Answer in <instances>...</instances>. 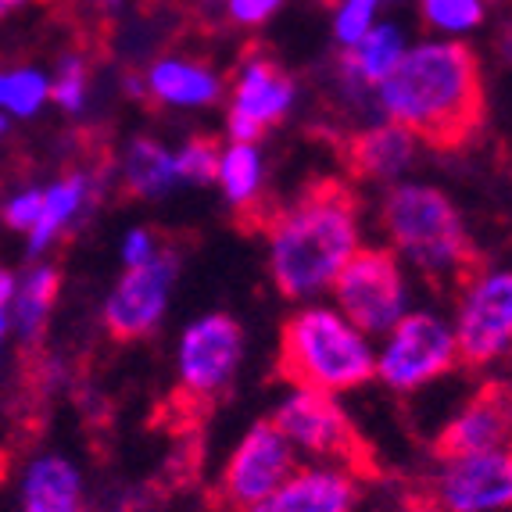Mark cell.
Returning <instances> with one entry per match:
<instances>
[{
  "mask_svg": "<svg viewBox=\"0 0 512 512\" xmlns=\"http://www.w3.org/2000/svg\"><path fill=\"white\" fill-rule=\"evenodd\" d=\"M380 104L391 122L437 151L470 144L487 111L477 54L455 40L416 43L380 83Z\"/></svg>",
  "mask_w": 512,
  "mask_h": 512,
  "instance_id": "6da1fadb",
  "label": "cell"
},
{
  "mask_svg": "<svg viewBox=\"0 0 512 512\" xmlns=\"http://www.w3.org/2000/svg\"><path fill=\"white\" fill-rule=\"evenodd\" d=\"M359 251V197L348 183L319 180L269 222V273L283 298H308L337 280Z\"/></svg>",
  "mask_w": 512,
  "mask_h": 512,
  "instance_id": "7a4b0ae2",
  "label": "cell"
},
{
  "mask_svg": "<svg viewBox=\"0 0 512 512\" xmlns=\"http://www.w3.org/2000/svg\"><path fill=\"white\" fill-rule=\"evenodd\" d=\"M380 222L394 248L412 258L430 280L473 283L480 276V255L470 248L466 226L448 194L437 187L402 183L387 190Z\"/></svg>",
  "mask_w": 512,
  "mask_h": 512,
  "instance_id": "3957f363",
  "label": "cell"
},
{
  "mask_svg": "<svg viewBox=\"0 0 512 512\" xmlns=\"http://www.w3.org/2000/svg\"><path fill=\"white\" fill-rule=\"evenodd\" d=\"M276 373L305 391H351L376 373L362 330L330 308H305L280 330Z\"/></svg>",
  "mask_w": 512,
  "mask_h": 512,
  "instance_id": "277c9868",
  "label": "cell"
},
{
  "mask_svg": "<svg viewBox=\"0 0 512 512\" xmlns=\"http://www.w3.org/2000/svg\"><path fill=\"white\" fill-rule=\"evenodd\" d=\"M337 305L362 333H387L405 308V283L398 258L384 248H362L344 262L333 280Z\"/></svg>",
  "mask_w": 512,
  "mask_h": 512,
  "instance_id": "5b68a950",
  "label": "cell"
},
{
  "mask_svg": "<svg viewBox=\"0 0 512 512\" xmlns=\"http://www.w3.org/2000/svg\"><path fill=\"white\" fill-rule=\"evenodd\" d=\"M455 359V333L430 312H412L391 326V341L376 362V373L394 391H416L448 373Z\"/></svg>",
  "mask_w": 512,
  "mask_h": 512,
  "instance_id": "8992f818",
  "label": "cell"
},
{
  "mask_svg": "<svg viewBox=\"0 0 512 512\" xmlns=\"http://www.w3.org/2000/svg\"><path fill=\"white\" fill-rule=\"evenodd\" d=\"M294 473V452L291 441L269 423H255L237 444V452L230 455L226 470H222L219 484H215V498L222 509L230 512H248L265 495H273L276 487Z\"/></svg>",
  "mask_w": 512,
  "mask_h": 512,
  "instance_id": "52a82bcc",
  "label": "cell"
},
{
  "mask_svg": "<svg viewBox=\"0 0 512 512\" xmlns=\"http://www.w3.org/2000/svg\"><path fill=\"white\" fill-rule=\"evenodd\" d=\"M273 427L283 437L305 452L330 455L337 462H348L351 470H366V444L355 434V427L348 423V416L341 412V405L333 402L330 394L323 391H298L276 409Z\"/></svg>",
  "mask_w": 512,
  "mask_h": 512,
  "instance_id": "ba28073f",
  "label": "cell"
},
{
  "mask_svg": "<svg viewBox=\"0 0 512 512\" xmlns=\"http://www.w3.org/2000/svg\"><path fill=\"white\" fill-rule=\"evenodd\" d=\"M512 344V269L477 276L462 298L455 348L462 362L487 366Z\"/></svg>",
  "mask_w": 512,
  "mask_h": 512,
  "instance_id": "9c48e42d",
  "label": "cell"
},
{
  "mask_svg": "<svg viewBox=\"0 0 512 512\" xmlns=\"http://www.w3.org/2000/svg\"><path fill=\"white\" fill-rule=\"evenodd\" d=\"M244 351V333L230 316H205L187 326L180 344V402H208L226 387Z\"/></svg>",
  "mask_w": 512,
  "mask_h": 512,
  "instance_id": "30bf717a",
  "label": "cell"
},
{
  "mask_svg": "<svg viewBox=\"0 0 512 512\" xmlns=\"http://www.w3.org/2000/svg\"><path fill=\"white\" fill-rule=\"evenodd\" d=\"M437 505L444 512H495L512 505V448L448 459L437 480Z\"/></svg>",
  "mask_w": 512,
  "mask_h": 512,
  "instance_id": "8fae6325",
  "label": "cell"
},
{
  "mask_svg": "<svg viewBox=\"0 0 512 512\" xmlns=\"http://www.w3.org/2000/svg\"><path fill=\"white\" fill-rule=\"evenodd\" d=\"M172 276H176L172 255H154L151 262L133 265L122 276L115 294L108 298V308H104V323H108V333L115 341H140L158 326L165 301H169Z\"/></svg>",
  "mask_w": 512,
  "mask_h": 512,
  "instance_id": "7c38bea8",
  "label": "cell"
},
{
  "mask_svg": "<svg viewBox=\"0 0 512 512\" xmlns=\"http://www.w3.org/2000/svg\"><path fill=\"white\" fill-rule=\"evenodd\" d=\"M294 101L291 76L269 58H251L237 76V94L230 108L233 144H255L265 129L287 115Z\"/></svg>",
  "mask_w": 512,
  "mask_h": 512,
  "instance_id": "4fadbf2b",
  "label": "cell"
},
{
  "mask_svg": "<svg viewBox=\"0 0 512 512\" xmlns=\"http://www.w3.org/2000/svg\"><path fill=\"white\" fill-rule=\"evenodd\" d=\"M512 437V384H484L434 441L437 459L502 448Z\"/></svg>",
  "mask_w": 512,
  "mask_h": 512,
  "instance_id": "5bb4252c",
  "label": "cell"
},
{
  "mask_svg": "<svg viewBox=\"0 0 512 512\" xmlns=\"http://www.w3.org/2000/svg\"><path fill=\"white\" fill-rule=\"evenodd\" d=\"M359 487L341 470H301L291 473L248 512H351Z\"/></svg>",
  "mask_w": 512,
  "mask_h": 512,
  "instance_id": "9a60e30c",
  "label": "cell"
},
{
  "mask_svg": "<svg viewBox=\"0 0 512 512\" xmlns=\"http://www.w3.org/2000/svg\"><path fill=\"white\" fill-rule=\"evenodd\" d=\"M344 158H348L351 176H362V180H391V176H398L416 158V137H412L409 129L398 126V122L362 129L359 137L348 140Z\"/></svg>",
  "mask_w": 512,
  "mask_h": 512,
  "instance_id": "2e32d148",
  "label": "cell"
},
{
  "mask_svg": "<svg viewBox=\"0 0 512 512\" xmlns=\"http://www.w3.org/2000/svg\"><path fill=\"white\" fill-rule=\"evenodd\" d=\"M22 512H83L79 473L65 459H40L26 477Z\"/></svg>",
  "mask_w": 512,
  "mask_h": 512,
  "instance_id": "e0dca14e",
  "label": "cell"
},
{
  "mask_svg": "<svg viewBox=\"0 0 512 512\" xmlns=\"http://www.w3.org/2000/svg\"><path fill=\"white\" fill-rule=\"evenodd\" d=\"M402 33L394 26H376L344 54V76L355 86H380L402 61Z\"/></svg>",
  "mask_w": 512,
  "mask_h": 512,
  "instance_id": "ac0fdd59",
  "label": "cell"
},
{
  "mask_svg": "<svg viewBox=\"0 0 512 512\" xmlns=\"http://www.w3.org/2000/svg\"><path fill=\"white\" fill-rule=\"evenodd\" d=\"M151 94L162 97L165 104H180V108H197V104L219 101V79L201 65L190 61H158L151 69Z\"/></svg>",
  "mask_w": 512,
  "mask_h": 512,
  "instance_id": "d6986e66",
  "label": "cell"
},
{
  "mask_svg": "<svg viewBox=\"0 0 512 512\" xmlns=\"http://www.w3.org/2000/svg\"><path fill=\"white\" fill-rule=\"evenodd\" d=\"M176 180V158L158 140H133L126 154V194L158 197Z\"/></svg>",
  "mask_w": 512,
  "mask_h": 512,
  "instance_id": "ffe728a7",
  "label": "cell"
},
{
  "mask_svg": "<svg viewBox=\"0 0 512 512\" xmlns=\"http://www.w3.org/2000/svg\"><path fill=\"white\" fill-rule=\"evenodd\" d=\"M83 197H86V176H79V172H76V176H69L65 183H58V187L47 190V194H43L40 222L33 226L29 251H43V248H47V244L58 237L61 226H65V222H69L72 215L79 212Z\"/></svg>",
  "mask_w": 512,
  "mask_h": 512,
  "instance_id": "44dd1931",
  "label": "cell"
},
{
  "mask_svg": "<svg viewBox=\"0 0 512 512\" xmlns=\"http://www.w3.org/2000/svg\"><path fill=\"white\" fill-rule=\"evenodd\" d=\"M258 180H262V162H258V151L251 144H233L219 158V183L237 208H248L255 201Z\"/></svg>",
  "mask_w": 512,
  "mask_h": 512,
  "instance_id": "7402d4cb",
  "label": "cell"
},
{
  "mask_svg": "<svg viewBox=\"0 0 512 512\" xmlns=\"http://www.w3.org/2000/svg\"><path fill=\"white\" fill-rule=\"evenodd\" d=\"M58 287H61L58 269H36V273L26 280V287L18 291L15 323H18V333H22L26 341L43 326V319H47V312H51L54 298H58Z\"/></svg>",
  "mask_w": 512,
  "mask_h": 512,
  "instance_id": "603a6c76",
  "label": "cell"
},
{
  "mask_svg": "<svg viewBox=\"0 0 512 512\" xmlns=\"http://www.w3.org/2000/svg\"><path fill=\"white\" fill-rule=\"evenodd\" d=\"M51 94V86L40 72H8L0 76V108L15 111V115H33Z\"/></svg>",
  "mask_w": 512,
  "mask_h": 512,
  "instance_id": "cb8c5ba5",
  "label": "cell"
},
{
  "mask_svg": "<svg viewBox=\"0 0 512 512\" xmlns=\"http://www.w3.org/2000/svg\"><path fill=\"white\" fill-rule=\"evenodd\" d=\"M419 8H423L427 26L444 29V33H466L484 18L480 0H419Z\"/></svg>",
  "mask_w": 512,
  "mask_h": 512,
  "instance_id": "d4e9b609",
  "label": "cell"
},
{
  "mask_svg": "<svg viewBox=\"0 0 512 512\" xmlns=\"http://www.w3.org/2000/svg\"><path fill=\"white\" fill-rule=\"evenodd\" d=\"M219 147L212 137H194L180 154H176V180L208 183L219 180Z\"/></svg>",
  "mask_w": 512,
  "mask_h": 512,
  "instance_id": "484cf974",
  "label": "cell"
},
{
  "mask_svg": "<svg viewBox=\"0 0 512 512\" xmlns=\"http://www.w3.org/2000/svg\"><path fill=\"white\" fill-rule=\"evenodd\" d=\"M376 4H380V0H341L333 29H337V40H341L344 47H355V43H359L362 36L373 29Z\"/></svg>",
  "mask_w": 512,
  "mask_h": 512,
  "instance_id": "4316f807",
  "label": "cell"
},
{
  "mask_svg": "<svg viewBox=\"0 0 512 512\" xmlns=\"http://www.w3.org/2000/svg\"><path fill=\"white\" fill-rule=\"evenodd\" d=\"M83 94H86V69H83V61L69 58V61H65V69H61L58 83L51 86V97L65 111H79V108H83Z\"/></svg>",
  "mask_w": 512,
  "mask_h": 512,
  "instance_id": "83f0119b",
  "label": "cell"
},
{
  "mask_svg": "<svg viewBox=\"0 0 512 512\" xmlns=\"http://www.w3.org/2000/svg\"><path fill=\"white\" fill-rule=\"evenodd\" d=\"M40 212H43V194L40 190H26V194H18L4 208V222H8L11 230H33L36 222H40Z\"/></svg>",
  "mask_w": 512,
  "mask_h": 512,
  "instance_id": "f1b7e54d",
  "label": "cell"
},
{
  "mask_svg": "<svg viewBox=\"0 0 512 512\" xmlns=\"http://www.w3.org/2000/svg\"><path fill=\"white\" fill-rule=\"evenodd\" d=\"M283 0H226V8H230V18L240 22V26H258L265 18L273 15L280 8Z\"/></svg>",
  "mask_w": 512,
  "mask_h": 512,
  "instance_id": "f546056e",
  "label": "cell"
},
{
  "mask_svg": "<svg viewBox=\"0 0 512 512\" xmlns=\"http://www.w3.org/2000/svg\"><path fill=\"white\" fill-rule=\"evenodd\" d=\"M122 258H126L129 269H133V265L151 262V258H154V240H151V233H144V230H133V233H129L126 244H122Z\"/></svg>",
  "mask_w": 512,
  "mask_h": 512,
  "instance_id": "4dcf8cb0",
  "label": "cell"
},
{
  "mask_svg": "<svg viewBox=\"0 0 512 512\" xmlns=\"http://www.w3.org/2000/svg\"><path fill=\"white\" fill-rule=\"evenodd\" d=\"M498 54H502V58L512 65V18L505 22L502 29H498Z\"/></svg>",
  "mask_w": 512,
  "mask_h": 512,
  "instance_id": "1f68e13d",
  "label": "cell"
},
{
  "mask_svg": "<svg viewBox=\"0 0 512 512\" xmlns=\"http://www.w3.org/2000/svg\"><path fill=\"white\" fill-rule=\"evenodd\" d=\"M11 294H15V276L0 269V312H4V305L11 301Z\"/></svg>",
  "mask_w": 512,
  "mask_h": 512,
  "instance_id": "d6a6232c",
  "label": "cell"
},
{
  "mask_svg": "<svg viewBox=\"0 0 512 512\" xmlns=\"http://www.w3.org/2000/svg\"><path fill=\"white\" fill-rule=\"evenodd\" d=\"M18 4H22V0H0V15H8V11L18 8Z\"/></svg>",
  "mask_w": 512,
  "mask_h": 512,
  "instance_id": "836d02e7",
  "label": "cell"
},
{
  "mask_svg": "<svg viewBox=\"0 0 512 512\" xmlns=\"http://www.w3.org/2000/svg\"><path fill=\"white\" fill-rule=\"evenodd\" d=\"M0 333H4V312H0Z\"/></svg>",
  "mask_w": 512,
  "mask_h": 512,
  "instance_id": "e575fe53",
  "label": "cell"
},
{
  "mask_svg": "<svg viewBox=\"0 0 512 512\" xmlns=\"http://www.w3.org/2000/svg\"><path fill=\"white\" fill-rule=\"evenodd\" d=\"M0 133H4V115H0Z\"/></svg>",
  "mask_w": 512,
  "mask_h": 512,
  "instance_id": "d590c367",
  "label": "cell"
}]
</instances>
